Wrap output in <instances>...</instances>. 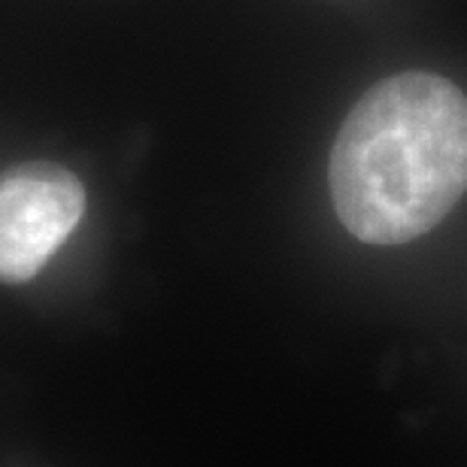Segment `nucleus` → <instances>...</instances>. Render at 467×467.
Returning a JSON list of instances; mask_svg holds the SVG:
<instances>
[{"mask_svg":"<svg viewBox=\"0 0 467 467\" xmlns=\"http://www.w3.org/2000/svg\"><path fill=\"white\" fill-rule=\"evenodd\" d=\"M331 201L352 237L400 246L441 225L467 192V98L437 73L373 86L337 130Z\"/></svg>","mask_w":467,"mask_h":467,"instance_id":"nucleus-1","label":"nucleus"},{"mask_svg":"<svg viewBox=\"0 0 467 467\" xmlns=\"http://www.w3.org/2000/svg\"><path fill=\"white\" fill-rule=\"evenodd\" d=\"M86 213V185L52 161L0 173V283H27L46 267Z\"/></svg>","mask_w":467,"mask_h":467,"instance_id":"nucleus-2","label":"nucleus"}]
</instances>
